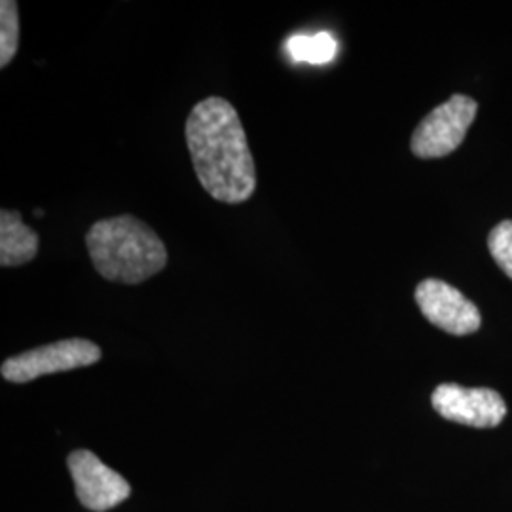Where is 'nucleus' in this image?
<instances>
[{
    "label": "nucleus",
    "mask_w": 512,
    "mask_h": 512,
    "mask_svg": "<svg viewBox=\"0 0 512 512\" xmlns=\"http://www.w3.org/2000/svg\"><path fill=\"white\" fill-rule=\"evenodd\" d=\"M186 145L203 190L217 202L251 200L256 169L238 110L222 97H207L190 110Z\"/></svg>",
    "instance_id": "1"
},
{
    "label": "nucleus",
    "mask_w": 512,
    "mask_h": 512,
    "mask_svg": "<svg viewBox=\"0 0 512 512\" xmlns=\"http://www.w3.org/2000/svg\"><path fill=\"white\" fill-rule=\"evenodd\" d=\"M86 245L97 274L114 283L139 285L167 264L164 241L133 215L95 222L86 234Z\"/></svg>",
    "instance_id": "2"
},
{
    "label": "nucleus",
    "mask_w": 512,
    "mask_h": 512,
    "mask_svg": "<svg viewBox=\"0 0 512 512\" xmlns=\"http://www.w3.org/2000/svg\"><path fill=\"white\" fill-rule=\"evenodd\" d=\"M101 361V349L90 340L69 338L44 348L31 349L2 363V378L14 384H27L48 374L69 372Z\"/></svg>",
    "instance_id": "3"
},
{
    "label": "nucleus",
    "mask_w": 512,
    "mask_h": 512,
    "mask_svg": "<svg viewBox=\"0 0 512 512\" xmlns=\"http://www.w3.org/2000/svg\"><path fill=\"white\" fill-rule=\"evenodd\" d=\"M478 105L467 95H454L440 107L431 110L412 135V152L433 160L454 152L463 143L467 129L475 120Z\"/></svg>",
    "instance_id": "4"
},
{
    "label": "nucleus",
    "mask_w": 512,
    "mask_h": 512,
    "mask_svg": "<svg viewBox=\"0 0 512 512\" xmlns=\"http://www.w3.org/2000/svg\"><path fill=\"white\" fill-rule=\"evenodd\" d=\"M74 488L80 503L95 512H105L126 501L131 488L128 480L107 467L90 450H76L69 459Z\"/></svg>",
    "instance_id": "5"
},
{
    "label": "nucleus",
    "mask_w": 512,
    "mask_h": 512,
    "mask_svg": "<svg viewBox=\"0 0 512 512\" xmlns=\"http://www.w3.org/2000/svg\"><path fill=\"white\" fill-rule=\"evenodd\" d=\"M431 403L444 420L482 429L497 427L507 414L503 397L486 387L469 389L458 384H440L433 391Z\"/></svg>",
    "instance_id": "6"
},
{
    "label": "nucleus",
    "mask_w": 512,
    "mask_h": 512,
    "mask_svg": "<svg viewBox=\"0 0 512 512\" xmlns=\"http://www.w3.org/2000/svg\"><path fill=\"white\" fill-rule=\"evenodd\" d=\"M416 302L429 323L450 334L465 336L480 329L482 317L475 304L440 279L421 281L416 289Z\"/></svg>",
    "instance_id": "7"
},
{
    "label": "nucleus",
    "mask_w": 512,
    "mask_h": 512,
    "mask_svg": "<svg viewBox=\"0 0 512 512\" xmlns=\"http://www.w3.org/2000/svg\"><path fill=\"white\" fill-rule=\"evenodd\" d=\"M40 238L18 211H0V266L16 268L31 262L38 253Z\"/></svg>",
    "instance_id": "8"
},
{
    "label": "nucleus",
    "mask_w": 512,
    "mask_h": 512,
    "mask_svg": "<svg viewBox=\"0 0 512 512\" xmlns=\"http://www.w3.org/2000/svg\"><path fill=\"white\" fill-rule=\"evenodd\" d=\"M287 54L293 57L294 61L300 63H311V65H323L334 59L338 42L329 33H317L313 37L296 35L287 40L285 44Z\"/></svg>",
    "instance_id": "9"
},
{
    "label": "nucleus",
    "mask_w": 512,
    "mask_h": 512,
    "mask_svg": "<svg viewBox=\"0 0 512 512\" xmlns=\"http://www.w3.org/2000/svg\"><path fill=\"white\" fill-rule=\"evenodd\" d=\"M19 16L14 0L0 2V67H6L18 54Z\"/></svg>",
    "instance_id": "10"
},
{
    "label": "nucleus",
    "mask_w": 512,
    "mask_h": 512,
    "mask_svg": "<svg viewBox=\"0 0 512 512\" xmlns=\"http://www.w3.org/2000/svg\"><path fill=\"white\" fill-rule=\"evenodd\" d=\"M490 253L499 268L512 279V220H503L490 232Z\"/></svg>",
    "instance_id": "11"
}]
</instances>
